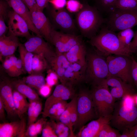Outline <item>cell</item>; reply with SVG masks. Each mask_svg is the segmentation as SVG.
<instances>
[{"instance_id":"6da1fadb","label":"cell","mask_w":137,"mask_h":137,"mask_svg":"<svg viewBox=\"0 0 137 137\" xmlns=\"http://www.w3.org/2000/svg\"><path fill=\"white\" fill-rule=\"evenodd\" d=\"M89 42L99 53L106 57L111 55L130 56L131 54L121 44L115 32L102 26L98 33L90 39Z\"/></svg>"},{"instance_id":"7a4b0ae2","label":"cell","mask_w":137,"mask_h":137,"mask_svg":"<svg viewBox=\"0 0 137 137\" xmlns=\"http://www.w3.org/2000/svg\"><path fill=\"white\" fill-rule=\"evenodd\" d=\"M76 22L82 36L90 39L99 32L105 19L94 6L84 4L83 8L76 13Z\"/></svg>"},{"instance_id":"3957f363","label":"cell","mask_w":137,"mask_h":137,"mask_svg":"<svg viewBox=\"0 0 137 137\" xmlns=\"http://www.w3.org/2000/svg\"><path fill=\"white\" fill-rule=\"evenodd\" d=\"M106 57L96 52H87L84 81L93 87L109 76Z\"/></svg>"},{"instance_id":"277c9868","label":"cell","mask_w":137,"mask_h":137,"mask_svg":"<svg viewBox=\"0 0 137 137\" xmlns=\"http://www.w3.org/2000/svg\"><path fill=\"white\" fill-rule=\"evenodd\" d=\"M136 123L137 108L136 107L127 106L122 101L115 103L110 117V125L123 132Z\"/></svg>"},{"instance_id":"5b68a950","label":"cell","mask_w":137,"mask_h":137,"mask_svg":"<svg viewBox=\"0 0 137 137\" xmlns=\"http://www.w3.org/2000/svg\"><path fill=\"white\" fill-rule=\"evenodd\" d=\"M109 76L119 78L132 85V57L122 55H111L106 57Z\"/></svg>"},{"instance_id":"8992f818","label":"cell","mask_w":137,"mask_h":137,"mask_svg":"<svg viewBox=\"0 0 137 137\" xmlns=\"http://www.w3.org/2000/svg\"><path fill=\"white\" fill-rule=\"evenodd\" d=\"M105 26L115 32L132 28L137 25V9H115L105 19Z\"/></svg>"},{"instance_id":"52a82bcc","label":"cell","mask_w":137,"mask_h":137,"mask_svg":"<svg viewBox=\"0 0 137 137\" xmlns=\"http://www.w3.org/2000/svg\"><path fill=\"white\" fill-rule=\"evenodd\" d=\"M91 92L97 117H111L114 110L115 98L106 88L100 85L93 87Z\"/></svg>"},{"instance_id":"ba28073f","label":"cell","mask_w":137,"mask_h":137,"mask_svg":"<svg viewBox=\"0 0 137 137\" xmlns=\"http://www.w3.org/2000/svg\"><path fill=\"white\" fill-rule=\"evenodd\" d=\"M78 118L76 129H80L88 122L97 117L91 92L86 90H81L77 96Z\"/></svg>"},{"instance_id":"9c48e42d","label":"cell","mask_w":137,"mask_h":137,"mask_svg":"<svg viewBox=\"0 0 137 137\" xmlns=\"http://www.w3.org/2000/svg\"><path fill=\"white\" fill-rule=\"evenodd\" d=\"M43 38L42 36L36 35H31L27 38L24 45L29 52L44 57L50 65L56 54L48 43L46 42Z\"/></svg>"},{"instance_id":"30bf717a","label":"cell","mask_w":137,"mask_h":137,"mask_svg":"<svg viewBox=\"0 0 137 137\" xmlns=\"http://www.w3.org/2000/svg\"><path fill=\"white\" fill-rule=\"evenodd\" d=\"M82 42L80 36L58 31L54 29L51 33L49 42L55 46L56 54L66 52L74 46Z\"/></svg>"},{"instance_id":"8fae6325","label":"cell","mask_w":137,"mask_h":137,"mask_svg":"<svg viewBox=\"0 0 137 137\" xmlns=\"http://www.w3.org/2000/svg\"><path fill=\"white\" fill-rule=\"evenodd\" d=\"M50 14L55 26L61 32L76 35L77 29L75 22L71 13L66 9L56 10L52 8Z\"/></svg>"},{"instance_id":"7c38bea8","label":"cell","mask_w":137,"mask_h":137,"mask_svg":"<svg viewBox=\"0 0 137 137\" xmlns=\"http://www.w3.org/2000/svg\"><path fill=\"white\" fill-rule=\"evenodd\" d=\"M98 85L106 88L115 98L132 96L134 91L132 85L116 77L109 76Z\"/></svg>"},{"instance_id":"4fadbf2b","label":"cell","mask_w":137,"mask_h":137,"mask_svg":"<svg viewBox=\"0 0 137 137\" xmlns=\"http://www.w3.org/2000/svg\"><path fill=\"white\" fill-rule=\"evenodd\" d=\"M29 10L35 26L40 35L49 42L51 35L54 28L49 20L37 5Z\"/></svg>"},{"instance_id":"5bb4252c","label":"cell","mask_w":137,"mask_h":137,"mask_svg":"<svg viewBox=\"0 0 137 137\" xmlns=\"http://www.w3.org/2000/svg\"><path fill=\"white\" fill-rule=\"evenodd\" d=\"M8 18L9 35L27 38L31 36L26 22L13 10L9 11Z\"/></svg>"},{"instance_id":"9a60e30c","label":"cell","mask_w":137,"mask_h":137,"mask_svg":"<svg viewBox=\"0 0 137 137\" xmlns=\"http://www.w3.org/2000/svg\"><path fill=\"white\" fill-rule=\"evenodd\" d=\"M12 89L9 80L6 79L0 81V98L8 117L10 118L18 116L14 106Z\"/></svg>"},{"instance_id":"2e32d148","label":"cell","mask_w":137,"mask_h":137,"mask_svg":"<svg viewBox=\"0 0 137 137\" xmlns=\"http://www.w3.org/2000/svg\"><path fill=\"white\" fill-rule=\"evenodd\" d=\"M26 122L24 118L20 120L0 124V137H25Z\"/></svg>"},{"instance_id":"e0dca14e","label":"cell","mask_w":137,"mask_h":137,"mask_svg":"<svg viewBox=\"0 0 137 137\" xmlns=\"http://www.w3.org/2000/svg\"><path fill=\"white\" fill-rule=\"evenodd\" d=\"M75 96L73 86L62 83L58 84L55 87L52 94L46 101L43 111L55 103L66 101Z\"/></svg>"},{"instance_id":"ac0fdd59","label":"cell","mask_w":137,"mask_h":137,"mask_svg":"<svg viewBox=\"0 0 137 137\" xmlns=\"http://www.w3.org/2000/svg\"><path fill=\"white\" fill-rule=\"evenodd\" d=\"M5 0L9 6L25 21L30 30L36 35L41 36L33 24L29 9L22 0Z\"/></svg>"},{"instance_id":"d6986e66","label":"cell","mask_w":137,"mask_h":137,"mask_svg":"<svg viewBox=\"0 0 137 137\" xmlns=\"http://www.w3.org/2000/svg\"><path fill=\"white\" fill-rule=\"evenodd\" d=\"M85 67L77 63H71L65 70L64 78L66 84L73 86L84 81Z\"/></svg>"},{"instance_id":"ffe728a7","label":"cell","mask_w":137,"mask_h":137,"mask_svg":"<svg viewBox=\"0 0 137 137\" xmlns=\"http://www.w3.org/2000/svg\"><path fill=\"white\" fill-rule=\"evenodd\" d=\"M111 117H100L91 121L79 129L77 136L79 137H97L100 130L105 124L109 123Z\"/></svg>"},{"instance_id":"44dd1931","label":"cell","mask_w":137,"mask_h":137,"mask_svg":"<svg viewBox=\"0 0 137 137\" xmlns=\"http://www.w3.org/2000/svg\"><path fill=\"white\" fill-rule=\"evenodd\" d=\"M87 53L85 46L82 42L74 46L63 54L71 63H77L85 67Z\"/></svg>"},{"instance_id":"7402d4cb","label":"cell","mask_w":137,"mask_h":137,"mask_svg":"<svg viewBox=\"0 0 137 137\" xmlns=\"http://www.w3.org/2000/svg\"><path fill=\"white\" fill-rule=\"evenodd\" d=\"M9 81L13 88L27 98L29 101L40 100L35 91L22 80Z\"/></svg>"},{"instance_id":"603a6c76","label":"cell","mask_w":137,"mask_h":137,"mask_svg":"<svg viewBox=\"0 0 137 137\" xmlns=\"http://www.w3.org/2000/svg\"><path fill=\"white\" fill-rule=\"evenodd\" d=\"M15 107L18 116L20 119L23 118L24 114L27 111L29 103L26 97L16 90L13 91Z\"/></svg>"},{"instance_id":"cb8c5ba5","label":"cell","mask_w":137,"mask_h":137,"mask_svg":"<svg viewBox=\"0 0 137 137\" xmlns=\"http://www.w3.org/2000/svg\"><path fill=\"white\" fill-rule=\"evenodd\" d=\"M18 48L20 59L25 72L32 74V63L34 54L28 51L21 43H20Z\"/></svg>"},{"instance_id":"d4e9b609","label":"cell","mask_w":137,"mask_h":137,"mask_svg":"<svg viewBox=\"0 0 137 137\" xmlns=\"http://www.w3.org/2000/svg\"><path fill=\"white\" fill-rule=\"evenodd\" d=\"M27 111L28 126L35 122L41 113L42 105L40 100L30 101Z\"/></svg>"},{"instance_id":"484cf974","label":"cell","mask_w":137,"mask_h":137,"mask_svg":"<svg viewBox=\"0 0 137 137\" xmlns=\"http://www.w3.org/2000/svg\"><path fill=\"white\" fill-rule=\"evenodd\" d=\"M77 100V96H75L68 103L65 110L60 116L59 121L67 126L70 129V137H75L73 131V126L71 120V115L73 105Z\"/></svg>"},{"instance_id":"4316f807","label":"cell","mask_w":137,"mask_h":137,"mask_svg":"<svg viewBox=\"0 0 137 137\" xmlns=\"http://www.w3.org/2000/svg\"><path fill=\"white\" fill-rule=\"evenodd\" d=\"M50 66L46 59L41 56L34 54L32 61V74H42Z\"/></svg>"},{"instance_id":"83f0119b","label":"cell","mask_w":137,"mask_h":137,"mask_svg":"<svg viewBox=\"0 0 137 137\" xmlns=\"http://www.w3.org/2000/svg\"><path fill=\"white\" fill-rule=\"evenodd\" d=\"M22 79L25 83L38 91L46 84L45 79L42 74H31Z\"/></svg>"},{"instance_id":"f1b7e54d","label":"cell","mask_w":137,"mask_h":137,"mask_svg":"<svg viewBox=\"0 0 137 137\" xmlns=\"http://www.w3.org/2000/svg\"><path fill=\"white\" fill-rule=\"evenodd\" d=\"M9 6L5 0L0 1V37L5 35L8 28L6 25L5 20L8 18Z\"/></svg>"},{"instance_id":"f546056e","label":"cell","mask_w":137,"mask_h":137,"mask_svg":"<svg viewBox=\"0 0 137 137\" xmlns=\"http://www.w3.org/2000/svg\"><path fill=\"white\" fill-rule=\"evenodd\" d=\"M134 33L132 28H129L119 31L117 34L122 46L129 51V46Z\"/></svg>"},{"instance_id":"4dcf8cb0","label":"cell","mask_w":137,"mask_h":137,"mask_svg":"<svg viewBox=\"0 0 137 137\" xmlns=\"http://www.w3.org/2000/svg\"><path fill=\"white\" fill-rule=\"evenodd\" d=\"M117 0H94L95 6L101 12L109 14L115 9V5Z\"/></svg>"},{"instance_id":"1f68e13d","label":"cell","mask_w":137,"mask_h":137,"mask_svg":"<svg viewBox=\"0 0 137 137\" xmlns=\"http://www.w3.org/2000/svg\"><path fill=\"white\" fill-rule=\"evenodd\" d=\"M18 58L14 54L5 57L2 60V66L10 76L13 77L14 70Z\"/></svg>"},{"instance_id":"d6a6232c","label":"cell","mask_w":137,"mask_h":137,"mask_svg":"<svg viewBox=\"0 0 137 137\" xmlns=\"http://www.w3.org/2000/svg\"><path fill=\"white\" fill-rule=\"evenodd\" d=\"M19 43L17 37L14 36L4 50L0 53L1 61H2L3 57L14 54L17 48L18 47Z\"/></svg>"},{"instance_id":"836d02e7","label":"cell","mask_w":137,"mask_h":137,"mask_svg":"<svg viewBox=\"0 0 137 137\" xmlns=\"http://www.w3.org/2000/svg\"><path fill=\"white\" fill-rule=\"evenodd\" d=\"M71 64L63 54H56L50 65L53 70L60 67L66 69Z\"/></svg>"},{"instance_id":"e575fe53","label":"cell","mask_w":137,"mask_h":137,"mask_svg":"<svg viewBox=\"0 0 137 137\" xmlns=\"http://www.w3.org/2000/svg\"><path fill=\"white\" fill-rule=\"evenodd\" d=\"M121 134L117 130L112 128L109 123H107L102 126L97 137H120Z\"/></svg>"},{"instance_id":"d590c367","label":"cell","mask_w":137,"mask_h":137,"mask_svg":"<svg viewBox=\"0 0 137 137\" xmlns=\"http://www.w3.org/2000/svg\"><path fill=\"white\" fill-rule=\"evenodd\" d=\"M56 123L54 120L50 122L55 131V133L59 137H66L69 134L70 129L68 127L62 122L58 121Z\"/></svg>"},{"instance_id":"8d00e7d4","label":"cell","mask_w":137,"mask_h":137,"mask_svg":"<svg viewBox=\"0 0 137 137\" xmlns=\"http://www.w3.org/2000/svg\"><path fill=\"white\" fill-rule=\"evenodd\" d=\"M115 8L123 9H137V0H117Z\"/></svg>"},{"instance_id":"74e56055","label":"cell","mask_w":137,"mask_h":137,"mask_svg":"<svg viewBox=\"0 0 137 137\" xmlns=\"http://www.w3.org/2000/svg\"><path fill=\"white\" fill-rule=\"evenodd\" d=\"M66 101H62L55 103L46 109L42 112L43 117L46 118L47 117L51 118L60 107L67 104Z\"/></svg>"},{"instance_id":"f35d334b","label":"cell","mask_w":137,"mask_h":137,"mask_svg":"<svg viewBox=\"0 0 137 137\" xmlns=\"http://www.w3.org/2000/svg\"><path fill=\"white\" fill-rule=\"evenodd\" d=\"M82 4L78 0H68L66 5V9L71 13H77L83 8Z\"/></svg>"},{"instance_id":"ab89813d","label":"cell","mask_w":137,"mask_h":137,"mask_svg":"<svg viewBox=\"0 0 137 137\" xmlns=\"http://www.w3.org/2000/svg\"><path fill=\"white\" fill-rule=\"evenodd\" d=\"M47 73V75L45 79L46 83L51 87L56 85L59 79L56 72L53 70L49 69Z\"/></svg>"},{"instance_id":"60d3db41","label":"cell","mask_w":137,"mask_h":137,"mask_svg":"<svg viewBox=\"0 0 137 137\" xmlns=\"http://www.w3.org/2000/svg\"><path fill=\"white\" fill-rule=\"evenodd\" d=\"M41 137H57L54 129L50 122H47L45 124L42 132Z\"/></svg>"},{"instance_id":"b9f144b4","label":"cell","mask_w":137,"mask_h":137,"mask_svg":"<svg viewBox=\"0 0 137 137\" xmlns=\"http://www.w3.org/2000/svg\"><path fill=\"white\" fill-rule=\"evenodd\" d=\"M67 1L66 0H49V2L53 9L60 10L64 8Z\"/></svg>"},{"instance_id":"7bdbcfd3","label":"cell","mask_w":137,"mask_h":137,"mask_svg":"<svg viewBox=\"0 0 137 137\" xmlns=\"http://www.w3.org/2000/svg\"><path fill=\"white\" fill-rule=\"evenodd\" d=\"M25 72L21 59H18L15 64L13 77H18Z\"/></svg>"},{"instance_id":"ee69618b","label":"cell","mask_w":137,"mask_h":137,"mask_svg":"<svg viewBox=\"0 0 137 137\" xmlns=\"http://www.w3.org/2000/svg\"><path fill=\"white\" fill-rule=\"evenodd\" d=\"M38 134L36 129L35 122L28 126L25 133V137H37Z\"/></svg>"},{"instance_id":"f6af8a7d","label":"cell","mask_w":137,"mask_h":137,"mask_svg":"<svg viewBox=\"0 0 137 137\" xmlns=\"http://www.w3.org/2000/svg\"><path fill=\"white\" fill-rule=\"evenodd\" d=\"M78 118V113L77 107V100L75 103L71 111V120L73 126L76 124Z\"/></svg>"},{"instance_id":"bcb514c9","label":"cell","mask_w":137,"mask_h":137,"mask_svg":"<svg viewBox=\"0 0 137 137\" xmlns=\"http://www.w3.org/2000/svg\"><path fill=\"white\" fill-rule=\"evenodd\" d=\"M132 76L133 82L137 87V61L132 57Z\"/></svg>"},{"instance_id":"7dc6e473","label":"cell","mask_w":137,"mask_h":137,"mask_svg":"<svg viewBox=\"0 0 137 137\" xmlns=\"http://www.w3.org/2000/svg\"><path fill=\"white\" fill-rule=\"evenodd\" d=\"M47 122V119L43 117L35 122L36 129L38 134L41 133L43 127Z\"/></svg>"},{"instance_id":"c3c4849f","label":"cell","mask_w":137,"mask_h":137,"mask_svg":"<svg viewBox=\"0 0 137 137\" xmlns=\"http://www.w3.org/2000/svg\"><path fill=\"white\" fill-rule=\"evenodd\" d=\"M129 51L130 53H137V29L135 32L132 41L129 47Z\"/></svg>"},{"instance_id":"681fc988","label":"cell","mask_w":137,"mask_h":137,"mask_svg":"<svg viewBox=\"0 0 137 137\" xmlns=\"http://www.w3.org/2000/svg\"><path fill=\"white\" fill-rule=\"evenodd\" d=\"M51 87L46 84L41 87L38 91L40 94L44 97H47L50 94Z\"/></svg>"},{"instance_id":"f907efd6","label":"cell","mask_w":137,"mask_h":137,"mask_svg":"<svg viewBox=\"0 0 137 137\" xmlns=\"http://www.w3.org/2000/svg\"><path fill=\"white\" fill-rule=\"evenodd\" d=\"M36 5L40 10L43 11L47 7L49 3V0H36Z\"/></svg>"},{"instance_id":"816d5d0a","label":"cell","mask_w":137,"mask_h":137,"mask_svg":"<svg viewBox=\"0 0 137 137\" xmlns=\"http://www.w3.org/2000/svg\"><path fill=\"white\" fill-rule=\"evenodd\" d=\"M5 110L2 102L0 98V120L1 121H3V123L5 122L6 121L5 111Z\"/></svg>"},{"instance_id":"f5cc1de1","label":"cell","mask_w":137,"mask_h":137,"mask_svg":"<svg viewBox=\"0 0 137 137\" xmlns=\"http://www.w3.org/2000/svg\"><path fill=\"white\" fill-rule=\"evenodd\" d=\"M28 8L29 10L36 6V0H22Z\"/></svg>"},{"instance_id":"db71d44e","label":"cell","mask_w":137,"mask_h":137,"mask_svg":"<svg viewBox=\"0 0 137 137\" xmlns=\"http://www.w3.org/2000/svg\"><path fill=\"white\" fill-rule=\"evenodd\" d=\"M128 129L131 137H137V123Z\"/></svg>"},{"instance_id":"11a10c76","label":"cell","mask_w":137,"mask_h":137,"mask_svg":"<svg viewBox=\"0 0 137 137\" xmlns=\"http://www.w3.org/2000/svg\"><path fill=\"white\" fill-rule=\"evenodd\" d=\"M136 101L137 104V96L136 97Z\"/></svg>"},{"instance_id":"9f6ffc18","label":"cell","mask_w":137,"mask_h":137,"mask_svg":"<svg viewBox=\"0 0 137 137\" xmlns=\"http://www.w3.org/2000/svg\"></svg>"}]
</instances>
